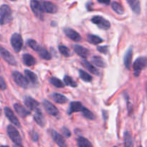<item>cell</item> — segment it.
Listing matches in <instances>:
<instances>
[{"mask_svg":"<svg viewBox=\"0 0 147 147\" xmlns=\"http://www.w3.org/2000/svg\"><path fill=\"white\" fill-rule=\"evenodd\" d=\"M12 20V13L9 6L3 4L0 7V24L4 25L9 23Z\"/></svg>","mask_w":147,"mask_h":147,"instance_id":"1","label":"cell"},{"mask_svg":"<svg viewBox=\"0 0 147 147\" xmlns=\"http://www.w3.org/2000/svg\"><path fill=\"white\" fill-rule=\"evenodd\" d=\"M135 76H139L142 70L147 67V57H140L135 60L133 65Z\"/></svg>","mask_w":147,"mask_h":147,"instance_id":"2","label":"cell"},{"mask_svg":"<svg viewBox=\"0 0 147 147\" xmlns=\"http://www.w3.org/2000/svg\"><path fill=\"white\" fill-rule=\"evenodd\" d=\"M11 45L16 53H20L23 47V40L22 36L18 33H14L11 37Z\"/></svg>","mask_w":147,"mask_h":147,"instance_id":"3","label":"cell"},{"mask_svg":"<svg viewBox=\"0 0 147 147\" xmlns=\"http://www.w3.org/2000/svg\"><path fill=\"white\" fill-rule=\"evenodd\" d=\"M7 134H8L9 136L11 139V140L14 143H15L16 144L21 145L22 144V138L20 136V133L17 131V129H16L14 126L9 125L7 127Z\"/></svg>","mask_w":147,"mask_h":147,"instance_id":"4","label":"cell"},{"mask_svg":"<svg viewBox=\"0 0 147 147\" xmlns=\"http://www.w3.org/2000/svg\"><path fill=\"white\" fill-rule=\"evenodd\" d=\"M12 78L14 79V82L20 87L23 88H27L29 86V81L27 78L22 76V74L20 72L14 71L12 73Z\"/></svg>","mask_w":147,"mask_h":147,"instance_id":"5","label":"cell"},{"mask_svg":"<svg viewBox=\"0 0 147 147\" xmlns=\"http://www.w3.org/2000/svg\"><path fill=\"white\" fill-rule=\"evenodd\" d=\"M91 22L96 24L98 27L102 30H109L111 27V24L108 20L100 16H95L91 19Z\"/></svg>","mask_w":147,"mask_h":147,"instance_id":"6","label":"cell"},{"mask_svg":"<svg viewBox=\"0 0 147 147\" xmlns=\"http://www.w3.org/2000/svg\"><path fill=\"white\" fill-rule=\"evenodd\" d=\"M30 7H31L33 13L34 15L37 17V18L40 19V20H43V11L42 9L41 4L39 1L37 0H32L30 2Z\"/></svg>","mask_w":147,"mask_h":147,"instance_id":"7","label":"cell"},{"mask_svg":"<svg viewBox=\"0 0 147 147\" xmlns=\"http://www.w3.org/2000/svg\"><path fill=\"white\" fill-rule=\"evenodd\" d=\"M0 55L9 64L11 65H16V64H17V61H16L14 56L8 50H6L4 47H1V46H0Z\"/></svg>","mask_w":147,"mask_h":147,"instance_id":"8","label":"cell"},{"mask_svg":"<svg viewBox=\"0 0 147 147\" xmlns=\"http://www.w3.org/2000/svg\"><path fill=\"white\" fill-rule=\"evenodd\" d=\"M42 9L43 12L50 13V14H54L56 13L57 11V7L55 4L53 3L50 2V1H41Z\"/></svg>","mask_w":147,"mask_h":147,"instance_id":"9","label":"cell"},{"mask_svg":"<svg viewBox=\"0 0 147 147\" xmlns=\"http://www.w3.org/2000/svg\"><path fill=\"white\" fill-rule=\"evenodd\" d=\"M42 104L46 111H47L50 115L53 116H57V115L59 114L58 109H57L53 103H50L49 100H44L42 102Z\"/></svg>","mask_w":147,"mask_h":147,"instance_id":"10","label":"cell"},{"mask_svg":"<svg viewBox=\"0 0 147 147\" xmlns=\"http://www.w3.org/2000/svg\"><path fill=\"white\" fill-rule=\"evenodd\" d=\"M50 135H51L52 138L54 140V142L57 144L60 147H67V144H66V142L65 141V139H63V136L58 134L57 132H56L54 130H50Z\"/></svg>","mask_w":147,"mask_h":147,"instance_id":"11","label":"cell"},{"mask_svg":"<svg viewBox=\"0 0 147 147\" xmlns=\"http://www.w3.org/2000/svg\"><path fill=\"white\" fill-rule=\"evenodd\" d=\"M24 103L25 104V106L28 108L29 109H30L31 111H37L39 110V106H40V104H39L38 102L36 100H34V98L31 97H25L24 99Z\"/></svg>","mask_w":147,"mask_h":147,"instance_id":"12","label":"cell"},{"mask_svg":"<svg viewBox=\"0 0 147 147\" xmlns=\"http://www.w3.org/2000/svg\"><path fill=\"white\" fill-rule=\"evenodd\" d=\"M84 106L82 105V103L79 101H73L71 102L69 106V110L67 113L69 115H71L72 113H76V112H82L84 109Z\"/></svg>","mask_w":147,"mask_h":147,"instance_id":"13","label":"cell"},{"mask_svg":"<svg viewBox=\"0 0 147 147\" xmlns=\"http://www.w3.org/2000/svg\"><path fill=\"white\" fill-rule=\"evenodd\" d=\"M64 32L67 37H69L70 40H73V41L78 42L81 40V37H80V34L77 32L76 30H73V29L65 28L64 30Z\"/></svg>","mask_w":147,"mask_h":147,"instance_id":"14","label":"cell"},{"mask_svg":"<svg viewBox=\"0 0 147 147\" xmlns=\"http://www.w3.org/2000/svg\"><path fill=\"white\" fill-rule=\"evenodd\" d=\"M4 113H5L6 116H7V119L14 125V126H20V123L18 119L16 117V116L14 115V113H13L12 111L8 107H6L4 109Z\"/></svg>","mask_w":147,"mask_h":147,"instance_id":"15","label":"cell"},{"mask_svg":"<svg viewBox=\"0 0 147 147\" xmlns=\"http://www.w3.org/2000/svg\"><path fill=\"white\" fill-rule=\"evenodd\" d=\"M14 108L15 111L17 112V114L22 118H25L27 117L28 115L30 114V111L26 109L24 106H22L20 103H15L14 105Z\"/></svg>","mask_w":147,"mask_h":147,"instance_id":"16","label":"cell"},{"mask_svg":"<svg viewBox=\"0 0 147 147\" xmlns=\"http://www.w3.org/2000/svg\"><path fill=\"white\" fill-rule=\"evenodd\" d=\"M73 49H74V51L80 57H83V58H86L88 57V55H89V52L88 49H86V47H82V46L78 45H76L73 46Z\"/></svg>","mask_w":147,"mask_h":147,"instance_id":"17","label":"cell"},{"mask_svg":"<svg viewBox=\"0 0 147 147\" xmlns=\"http://www.w3.org/2000/svg\"><path fill=\"white\" fill-rule=\"evenodd\" d=\"M134 12L139 14L141 12V5L139 0H126Z\"/></svg>","mask_w":147,"mask_h":147,"instance_id":"18","label":"cell"},{"mask_svg":"<svg viewBox=\"0 0 147 147\" xmlns=\"http://www.w3.org/2000/svg\"><path fill=\"white\" fill-rule=\"evenodd\" d=\"M24 74H25L26 78H27V79L28 80L29 82L32 83L33 85L37 84L38 80H37V76L35 73L30 71V70H24Z\"/></svg>","mask_w":147,"mask_h":147,"instance_id":"19","label":"cell"},{"mask_svg":"<svg viewBox=\"0 0 147 147\" xmlns=\"http://www.w3.org/2000/svg\"><path fill=\"white\" fill-rule=\"evenodd\" d=\"M34 119L36 121V123L38 125H40V126H43L45 125V123L44 117H43V115L40 109L34 111Z\"/></svg>","mask_w":147,"mask_h":147,"instance_id":"20","label":"cell"},{"mask_svg":"<svg viewBox=\"0 0 147 147\" xmlns=\"http://www.w3.org/2000/svg\"><path fill=\"white\" fill-rule=\"evenodd\" d=\"M132 55H133V51H132L131 48H129L127 50L126 53L125 54L124 56V65L127 69H130L131 63L132 60Z\"/></svg>","mask_w":147,"mask_h":147,"instance_id":"21","label":"cell"},{"mask_svg":"<svg viewBox=\"0 0 147 147\" xmlns=\"http://www.w3.org/2000/svg\"><path fill=\"white\" fill-rule=\"evenodd\" d=\"M22 60H23V63L25 65L29 66H32L35 64L36 63V60L34 58V57L31 55L30 54H24L22 55Z\"/></svg>","mask_w":147,"mask_h":147,"instance_id":"22","label":"cell"},{"mask_svg":"<svg viewBox=\"0 0 147 147\" xmlns=\"http://www.w3.org/2000/svg\"><path fill=\"white\" fill-rule=\"evenodd\" d=\"M81 63H82V65H83L86 68H87V70H88L90 73H92L94 75H96V76H98L99 75L98 70L97 68H96V67L91 64V63H90L88 61H87V60H83L81 61Z\"/></svg>","mask_w":147,"mask_h":147,"instance_id":"23","label":"cell"},{"mask_svg":"<svg viewBox=\"0 0 147 147\" xmlns=\"http://www.w3.org/2000/svg\"><path fill=\"white\" fill-rule=\"evenodd\" d=\"M53 99L55 103H60V104H63V103H67L68 99L63 95L60 94V93H54L53 94Z\"/></svg>","mask_w":147,"mask_h":147,"instance_id":"24","label":"cell"},{"mask_svg":"<svg viewBox=\"0 0 147 147\" xmlns=\"http://www.w3.org/2000/svg\"><path fill=\"white\" fill-rule=\"evenodd\" d=\"M92 63H94L97 67H106V64L104 60L99 56H93L91 58Z\"/></svg>","mask_w":147,"mask_h":147,"instance_id":"25","label":"cell"},{"mask_svg":"<svg viewBox=\"0 0 147 147\" xmlns=\"http://www.w3.org/2000/svg\"><path fill=\"white\" fill-rule=\"evenodd\" d=\"M77 144L78 147H93L92 144L84 137H78L77 139Z\"/></svg>","mask_w":147,"mask_h":147,"instance_id":"26","label":"cell"},{"mask_svg":"<svg viewBox=\"0 0 147 147\" xmlns=\"http://www.w3.org/2000/svg\"><path fill=\"white\" fill-rule=\"evenodd\" d=\"M88 41L90 43L93 45H98L103 42V39L99 37L98 36L93 35V34H88L87 37Z\"/></svg>","mask_w":147,"mask_h":147,"instance_id":"27","label":"cell"},{"mask_svg":"<svg viewBox=\"0 0 147 147\" xmlns=\"http://www.w3.org/2000/svg\"><path fill=\"white\" fill-rule=\"evenodd\" d=\"M124 144L125 147H134V143L133 140H132L131 135L128 131H126L124 134Z\"/></svg>","mask_w":147,"mask_h":147,"instance_id":"28","label":"cell"},{"mask_svg":"<svg viewBox=\"0 0 147 147\" xmlns=\"http://www.w3.org/2000/svg\"><path fill=\"white\" fill-rule=\"evenodd\" d=\"M112 9H113V11L115 12H116L119 14H123L124 13V9H123V7L119 3L116 2V1H114V2L112 3L111 4Z\"/></svg>","mask_w":147,"mask_h":147,"instance_id":"29","label":"cell"},{"mask_svg":"<svg viewBox=\"0 0 147 147\" xmlns=\"http://www.w3.org/2000/svg\"><path fill=\"white\" fill-rule=\"evenodd\" d=\"M38 53L40 55V57H41L42 59H44V60H49L52 58L51 55L49 53V52L47 51L45 48H44V47H41V49H40V51L38 52Z\"/></svg>","mask_w":147,"mask_h":147,"instance_id":"30","label":"cell"},{"mask_svg":"<svg viewBox=\"0 0 147 147\" xmlns=\"http://www.w3.org/2000/svg\"><path fill=\"white\" fill-rule=\"evenodd\" d=\"M50 83H51L52 85L55 86L56 88H63L65 86L64 83L60 80V79L57 78H51L50 79Z\"/></svg>","mask_w":147,"mask_h":147,"instance_id":"31","label":"cell"},{"mask_svg":"<svg viewBox=\"0 0 147 147\" xmlns=\"http://www.w3.org/2000/svg\"><path fill=\"white\" fill-rule=\"evenodd\" d=\"M79 76L85 82H90L92 80L91 76L83 70H79Z\"/></svg>","mask_w":147,"mask_h":147,"instance_id":"32","label":"cell"},{"mask_svg":"<svg viewBox=\"0 0 147 147\" xmlns=\"http://www.w3.org/2000/svg\"><path fill=\"white\" fill-rule=\"evenodd\" d=\"M27 45H29V47H30L32 50H34V51L37 52V53L40 51V50L42 47L41 46H40V45H38V43H37L36 41H34V40H27Z\"/></svg>","mask_w":147,"mask_h":147,"instance_id":"33","label":"cell"},{"mask_svg":"<svg viewBox=\"0 0 147 147\" xmlns=\"http://www.w3.org/2000/svg\"><path fill=\"white\" fill-rule=\"evenodd\" d=\"M64 82L67 86H70V87H73V88H76L77 87V83L73 80L71 77L68 76H65L64 77Z\"/></svg>","mask_w":147,"mask_h":147,"instance_id":"34","label":"cell"},{"mask_svg":"<svg viewBox=\"0 0 147 147\" xmlns=\"http://www.w3.org/2000/svg\"><path fill=\"white\" fill-rule=\"evenodd\" d=\"M82 113H83V116L86 117V119H90V120H94V119H96L94 114H93L90 111H89L88 109H86V108H84V109L83 110Z\"/></svg>","mask_w":147,"mask_h":147,"instance_id":"35","label":"cell"},{"mask_svg":"<svg viewBox=\"0 0 147 147\" xmlns=\"http://www.w3.org/2000/svg\"><path fill=\"white\" fill-rule=\"evenodd\" d=\"M59 51L60 53L63 55L65 57H67L70 55V51L69 50L68 47H65L64 45H60L59 46Z\"/></svg>","mask_w":147,"mask_h":147,"instance_id":"36","label":"cell"},{"mask_svg":"<svg viewBox=\"0 0 147 147\" xmlns=\"http://www.w3.org/2000/svg\"><path fill=\"white\" fill-rule=\"evenodd\" d=\"M97 50L100 53L106 54L108 53V46H98V47H97Z\"/></svg>","mask_w":147,"mask_h":147,"instance_id":"37","label":"cell"},{"mask_svg":"<svg viewBox=\"0 0 147 147\" xmlns=\"http://www.w3.org/2000/svg\"><path fill=\"white\" fill-rule=\"evenodd\" d=\"M7 88V84L3 79V78L0 77V90H4Z\"/></svg>","mask_w":147,"mask_h":147,"instance_id":"38","label":"cell"},{"mask_svg":"<svg viewBox=\"0 0 147 147\" xmlns=\"http://www.w3.org/2000/svg\"><path fill=\"white\" fill-rule=\"evenodd\" d=\"M63 133L65 137H70V135H71L70 131L67 129H66V128H63Z\"/></svg>","mask_w":147,"mask_h":147,"instance_id":"39","label":"cell"},{"mask_svg":"<svg viewBox=\"0 0 147 147\" xmlns=\"http://www.w3.org/2000/svg\"><path fill=\"white\" fill-rule=\"evenodd\" d=\"M31 136H32V139L34 142H37L38 140V134H37V132L35 131H32L31 134Z\"/></svg>","mask_w":147,"mask_h":147,"instance_id":"40","label":"cell"},{"mask_svg":"<svg viewBox=\"0 0 147 147\" xmlns=\"http://www.w3.org/2000/svg\"><path fill=\"white\" fill-rule=\"evenodd\" d=\"M98 1L101 4H106V5H109L111 2V0H98Z\"/></svg>","mask_w":147,"mask_h":147,"instance_id":"41","label":"cell"},{"mask_svg":"<svg viewBox=\"0 0 147 147\" xmlns=\"http://www.w3.org/2000/svg\"><path fill=\"white\" fill-rule=\"evenodd\" d=\"M103 113H104V114H103V116H104V119H105V120H106V119H107V116H106L107 115H106V114H107V113H106V112L105 111H103Z\"/></svg>","mask_w":147,"mask_h":147,"instance_id":"42","label":"cell"},{"mask_svg":"<svg viewBox=\"0 0 147 147\" xmlns=\"http://www.w3.org/2000/svg\"><path fill=\"white\" fill-rule=\"evenodd\" d=\"M14 147H23V146H22L21 145H18V144H16V145H14Z\"/></svg>","mask_w":147,"mask_h":147,"instance_id":"43","label":"cell"},{"mask_svg":"<svg viewBox=\"0 0 147 147\" xmlns=\"http://www.w3.org/2000/svg\"><path fill=\"white\" fill-rule=\"evenodd\" d=\"M1 147H9L8 146H1Z\"/></svg>","mask_w":147,"mask_h":147,"instance_id":"44","label":"cell"},{"mask_svg":"<svg viewBox=\"0 0 147 147\" xmlns=\"http://www.w3.org/2000/svg\"><path fill=\"white\" fill-rule=\"evenodd\" d=\"M146 98H147V85H146Z\"/></svg>","mask_w":147,"mask_h":147,"instance_id":"45","label":"cell"},{"mask_svg":"<svg viewBox=\"0 0 147 147\" xmlns=\"http://www.w3.org/2000/svg\"><path fill=\"white\" fill-rule=\"evenodd\" d=\"M10 1H16V0H10Z\"/></svg>","mask_w":147,"mask_h":147,"instance_id":"46","label":"cell"},{"mask_svg":"<svg viewBox=\"0 0 147 147\" xmlns=\"http://www.w3.org/2000/svg\"><path fill=\"white\" fill-rule=\"evenodd\" d=\"M1 35H0V40H1Z\"/></svg>","mask_w":147,"mask_h":147,"instance_id":"47","label":"cell"},{"mask_svg":"<svg viewBox=\"0 0 147 147\" xmlns=\"http://www.w3.org/2000/svg\"><path fill=\"white\" fill-rule=\"evenodd\" d=\"M113 147H116V146H113Z\"/></svg>","mask_w":147,"mask_h":147,"instance_id":"48","label":"cell"},{"mask_svg":"<svg viewBox=\"0 0 147 147\" xmlns=\"http://www.w3.org/2000/svg\"><path fill=\"white\" fill-rule=\"evenodd\" d=\"M139 147H142V146H139Z\"/></svg>","mask_w":147,"mask_h":147,"instance_id":"49","label":"cell"}]
</instances>
